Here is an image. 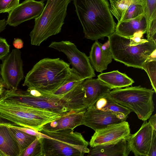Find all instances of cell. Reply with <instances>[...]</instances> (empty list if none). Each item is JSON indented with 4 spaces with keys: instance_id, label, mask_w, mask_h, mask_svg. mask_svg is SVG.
I'll return each mask as SVG.
<instances>
[{
    "instance_id": "cell-30",
    "label": "cell",
    "mask_w": 156,
    "mask_h": 156,
    "mask_svg": "<svg viewBox=\"0 0 156 156\" xmlns=\"http://www.w3.org/2000/svg\"><path fill=\"white\" fill-rule=\"evenodd\" d=\"M20 0H0V13H8L20 3Z\"/></svg>"
},
{
    "instance_id": "cell-39",
    "label": "cell",
    "mask_w": 156,
    "mask_h": 156,
    "mask_svg": "<svg viewBox=\"0 0 156 156\" xmlns=\"http://www.w3.org/2000/svg\"></svg>"
},
{
    "instance_id": "cell-2",
    "label": "cell",
    "mask_w": 156,
    "mask_h": 156,
    "mask_svg": "<svg viewBox=\"0 0 156 156\" xmlns=\"http://www.w3.org/2000/svg\"><path fill=\"white\" fill-rule=\"evenodd\" d=\"M84 37L104 40L115 31L116 26L107 0H73Z\"/></svg>"
},
{
    "instance_id": "cell-32",
    "label": "cell",
    "mask_w": 156,
    "mask_h": 156,
    "mask_svg": "<svg viewBox=\"0 0 156 156\" xmlns=\"http://www.w3.org/2000/svg\"><path fill=\"white\" fill-rule=\"evenodd\" d=\"M10 46L6 40L0 37V59H2L9 52Z\"/></svg>"
},
{
    "instance_id": "cell-5",
    "label": "cell",
    "mask_w": 156,
    "mask_h": 156,
    "mask_svg": "<svg viewBox=\"0 0 156 156\" xmlns=\"http://www.w3.org/2000/svg\"><path fill=\"white\" fill-rule=\"evenodd\" d=\"M63 116L0 96V118L13 125L39 131L45 124Z\"/></svg>"
},
{
    "instance_id": "cell-34",
    "label": "cell",
    "mask_w": 156,
    "mask_h": 156,
    "mask_svg": "<svg viewBox=\"0 0 156 156\" xmlns=\"http://www.w3.org/2000/svg\"><path fill=\"white\" fill-rule=\"evenodd\" d=\"M13 44L16 48L19 49L23 47V42L21 39L16 38L13 41Z\"/></svg>"
},
{
    "instance_id": "cell-12",
    "label": "cell",
    "mask_w": 156,
    "mask_h": 156,
    "mask_svg": "<svg viewBox=\"0 0 156 156\" xmlns=\"http://www.w3.org/2000/svg\"><path fill=\"white\" fill-rule=\"evenodd\" d=\"M44 0H26L9 13L7 23L16 27L21 23L38 17L44 8Z\"/></svg>"
},
{
    "instance_id": "cell-20",
    "label": "cell",
    "mask_w": 156,
    "mask_h": 156,
    "mask_svg": "<svg viewBox=\"0 0 156 156\" xmlns=\"http://www.w3.org/2000/svg\"><path fill=\"white\" fill-rule=\"evenodd\" d=\"M18 144L9 128L0 125V156H20Z\"/></svg>"
},
{
    "instance_id": "cell-26",
    "label": "cell",
    "mask_w": 156,
    "mask_h": 156,
    "mask_svg": "<svg viewBox=\"0 0 156 156\" xmlns=\"http://www.w3.org/2000/svg\"><path fill=\"white\" fill-rule=\"evenodd\" d=\"M110 11L118 22L121 21L125 12L133 0H109Z\"/></svg>"
},
{
    "instance_id": "cell-23",
    "label": "cell",
    "mask_w": 156,
    "mask_h": 156,
    "mask_svg": "<svg viewBox=\"0 0 156 156\" xmlns=\"http://www.w3.org/2000/svg\"><path fill=\"white\" fill-rule=\"evenodd\" d=\"M108 94L100 98L93 106L97 109L120 114L128 117L131 111L114 101L108 96Z\"/></svg>"
},
{
    "instance_id": "cell-9",
    "label": "cell",
    "mask_w": 156,
    "mask_h": 156,
    "mask_svg": "<svg viewBox=\"0 0 156 156\" xmlns=\"http://www.w3.org/2000/svg\"><path fill=\"white\" fill-rule=\"evenodd\" d=\"M49 47L64 53L72 68L84 80L95 76L94 69L88 57L79 51L74 43L67 41H54L51 43Z\"/></svg>"
},
{
    "instance_id": "cell-36",
    "label": "cell",
    "mask_w": 156,
    "mask_h": 156,
    "mask_svg": "<svg viewBox=\"0 0 156 156\" xmlns=\"http://www.w3.org/2000/svg\"><path fill=\"white\" fill-rule=\"evenodd\" d=\"M7 24L6 20H0V33L5 29Z\"/></svg>"
},
{
    "instance_id": "cell-21",
    "label": "cell",
    "mask_w": 156,
    "mask_h": 156,
    "mask_svg": "<svg viewBox=\"0 0 156 156\" xmlns=\"http://www.w3.org/2000/svg\"><path fill=\"white\" fill-rule=\"evenodd\" d=\"M143 6L147 23V39L156 43V0H143Z\"/></svg>"
},
{
    "instance_id": "cell-10",
    "label": "cell",
    "mask_w": 156,
    "mask_h": 156,
    "mask_svg": "<svg viewBox=\"0 0 156 156\" xmlns=\"http://www.w3.org/2000/svg\"><path fill=\"white\" fill-rule=\"evenodd\" d=\"M2 60L0 73L5 87L7 90H17L24 78L20 51L13 49Z\"/></svg>"
},
{
    "instance_id": "cell-13",
    "label": "cell",
    "mask_w": 156,
    "mask_h": 156,
    "mask_svg": "<svg viewBox=\"0 0 156 156\" xmlns=\"http://www.w3.org/2000/svg\"><path fill=\"white\" fill-rule=\"evenodd\" d=\"M127 118L122 114L97 109L93 106L87 108L82 125L95 131L109 125L126 121Z\"/></svg>"
},
{
    "instance_id": "cell-1",
    "label": "cell",
    "mask_w": 156,
    "mask_h": 156,
    "mask_svg": "<svg viewBox=\"0 0 156 156\" xmlns=\"http://www.w3.org/2000/svg\"><path fill=\"white\" fill-rule=\"evenodd\" d=\"M80 83L74 88L61 95L40 92L28 88L21 90H6L4 96L28 105L48 110L65 115L69 113L86 110L84 103L85 91Z\"/></svg>"
},
{
    "instance_id": "cell-33",
    "label": "cell",
    "mask_w": 156,
    "mask_h": 156,
    "mask_svg": "<svg viewBox=\"0 0 156 156\" xmlns=\"http://www.w3.org/2000/svg\"><path fill=\"white\" fill-rule=\"evenodd\" d=\"M156 156V130L153 129L151 142L148 156Z\"/></svg>"
},
{
    "instance_id": "cell-27",
    "label": "cell",
    "mask_w": 156,
    "mask_h": 156,
    "mask_svg": "<svg viewBox=\"0 0 156 156\" xmlns=\"http://www.w3.org/2000/svg\"><path fill=\"white\" fill-rule=\"evenodd\" d=\"M144 14L143 0H133L120 22L127 21Z\"/></svg>"
},
{
    "instance_id": "cell-19",
    "label": "cell",
    "mask_w": 156,
    "mask_h": 156,
    "mask_svg": "<svg viewBox=\"0 0 156 156\" xmlns=\"http://www.w3.org/2000/svg\"><path fill=\"white\" fill-rule=\"evenodd\" d=\"M131 151L126 139H124L114 144L91 147L88 156H127Z\"/></svg>"
},
{
    "instance_id": "cell-11",
    "label": "cell",
    "mask_w": 156,
    "mask_h": 156,
    "mask_svg": "<svg viewBox=\"0 0 156 156\" xmlns=\"http://www.w3.org/2000/svg\"><path fill=\"white\" fill-rule=\"evenodd\" d=\"M130 133L129 125L126 121L109 125L95 131L89 144L91 147L114 144L126 139Z\"/></svg>"
},
{
    "instance_id": "cell-29",
    "label": "cell",
    "mask_w": 156,
    "mask_h": 156,
    "mask_svg": "<svg viewBox=\"0 0 156 156\" xmlns=\"http://www.w3.org/2000/svg\"><path fill=\"white\" fill-rule=\"evenodd\" d=\"M21 156H44L41 138H36L24 151Z\"/></svg>"
},
{
    "instance_id": "cell-38",
    "label": "cell",
    "mask_w": 156,
    "mask_h": 156,
    "mask_svg": "<svg viewBox=\"0 0 156 156\" xmlns=\"http://www.w3.org/2000/svg\"><path fill=\"white\" fill-rule=\"evenodd\" d=\"M4 84L2 78H0V96L5 90Z\"/></svg>"
},
{
    "instance_id": "cell-37",
    "label": "cell",
    "mask_w": 156,
    "mask_h": 156,
    "mask_svg": "<svg viewBox=\"0 0 156 156\" xmlns=\"http://www.w3.org/2000/svg\"><path fill=\"white\" fill-rule=\"evenodd\" d=\"M11 124H13L9 121L0 118V125H5L9 126Z\"/></svg>"
},
{
    "instance_id": "cell-17",
    "label": "cell",
    "mask_w": 156,
    "mask_h": 156,
    "mask_svg": "<svg viewBox=\"0 0 156 156\" xmlns=\"http://www.w3.org/2000/svg\"><path fill=\"white\" fill-rule=\"evenodd\" d=\"M86 110L69 113L47 123L42 127L41 130L42 129L48 131L73 129L77 126L82 125Z\"/></svg>"
},
{
    "instance_id": "cell-24",
    "label": "cell",
    "mask_w": 156,
    "mask_h": 156,
    "mask_svg": "<svg viewBox=\"0 0 156 156\" xmlns=\"http://www.w3.org/2000/svg\"><path fill=\"white\" fill-rule=\"evenodd\" d=\"M8 127L18 144L20 151V156H21L24 151L36 137L17 129Z\"/></svg>"
},
{
    "instance_id": "cell-18",
    "label": "cell",
    "mask_w": 156,
    "mask_h": 156,
    "mask_svg": "<svg viewBox=\"0 0 156 156\" xmlns=\"http://www.w3.org/2000/svg\"><path fill=\"white\" fill-rule=\"evenodd\" d=\"M147 28V21L144 14L127 21L118 22L115 32L121 36L131 38L137 33H146Z\"/></svg>"
},
{
    "instance_id": "cell-6",
    "label": "cell",
    "mask_w": 156,
    "mask_h": 156,
    "mask_svg": "<svg viewBox=\"0 0 156 156\" xmlns=\"http://www.w3.org/2000/svg\"><path fill=\"white\" fill-rule=\"evenodd\" d=\"M39 132L48 136L41 138L44 156H83L89 153V143L81 133L73 129Z\"/></svg>"
},
{
    "instance_id": "cell-14",
    "label": "cell",
    "mask_w": 156,
    "mask_h": 156,
    "mask_svg": "<svg viewBox=\"0 0 156 156\" xmlns=\"http://www.w3.org/2000/svg\"><path fill=\"white\" fill-rule=\"evenodd\" d=\"M153 129L148 122L144 121L139 130L126 139L131 151L135 156H148Z\"/></svg>"
},
{
    "instance_id": "cell-25",
    "label": "cell",
    "mask_w": 156,
    "mask_h": 156,
    "mask_svg": "<svg viewBox=\"0 0 156 156\" xmlns=\"http://www.w3.org/2000/svg\"><path fill=\"white\" fill-rule=\"evenodd\" d=\"M72 68V73L66 81L58 89L50 94L57 95H63L74 88L84 80Z\"/></svg>"
},
{
    "instance_id": "cell-28",
    "label": "cell",
    "mask_w": 156,
    "mask_h": 156,
    "mask_svg": "<svg viewBox=\"0 0 156 156\" xmlns=\"http://www.w3.org/2000/svg\"><path fill=\"white\" fill-rule=\"evenodd\" d=\"M142 69L147 73L153 89L156 93V56H151L144 64Z\"/></svg>"
},
{
    "instance_id": "cell-15",
    "label": "cell",
    "mask_w": 156,
    "mask_h": 156,
    "mask_svg": "<svg viewBox=\"0 0 156 156\" xmlns=\"http://www.w3.org/2000/svg\"><path fill=\"white\" fill-rule=\"evenodd\" d=\"M88 57L91 65L96 71L102 73L106 69L113 58L109 41L102 44L95 40L91 47Z\"/></svg>"
},
{
    "instance_id": "cell-22",
    "label": "cell",
    "mask_w": 156,
    "mask_h": 156,
    "mask_svg": "<svg viewBox=\"0 0 156 156\" xmlns=\"http://www.w3.org/2000/svg\"><path fill=\"white\" fill-rule=\"evenodd\" d=\"M98 78L111 86L112 89L129 87L134 82L126 74L118 70L101 73L98 76Z\"/></svg>"
},
{
    "instance_id": "cell-16",
    "label": "cell",
    "mask_w": 156,
    "mask_h": 156,
    "mask_svg": "<svg viewBox=\"0 0 156 156\" xmlns=\"http://www.w3.org/2000/svg\"><path fill=\"white\" fill-rule=\"evenodd\" d=\"M82 85L85 91L84 103L87 108L93 106L100 98L112 89L98 78L85 79Z\"/></svg>"
},
{
    "instance_id": "cell-40",
    "label": "cell",
    "mask_w": 156,
    "mask_h": 156,
    "mask_svg": "<svg viewBox=\"0 0 156 156\" xmlns=\"http://www.w3.org/2000/svg\"></svg>"
},
{
    "instance_id": "cell-35",
    "label": "cell",
    "mask_w": 156,
    "mask_h": 156,
    "mask_svg": "<svg viewBox=\"0 0 156 156\" xmlns=\"http://www.w3.org/2000/svg\"><path fill=\"white\" fill-rule=\"evenodd\" d=\"M148 122L152 127L153 129L156 130V115L155 114L151 116L149 118Z\"/></svg>"
},
{
    "instance_id": "cell-8",
    "label": "cell",
    "mask_w": 156,
    "mask_h": 156,
    "mask_svg": "<svg viewBox=\"0 0 156 156\" xmlns=\"http://www.w3.org/2000/svg\"><path fill=\"white\" fill-rule=\"evenodd\" d=\"M152 89L140 86L113 89L108 96L117 103L135 112L138 118L146 121L154 111Z\"/></svg>"
},
{
    "instance_id": "cell-31",
    "label": "cell",
    "mask_w": 156,
    "mask_h": 156,
    "mask_svg": "<svg viewBox=\"0 0 156 156\" xmlns=\"http://www.w3.org/2000/svg\"><path fill=\"white\" fill-rule=\"evenodd\" d=\"M7 126L9 127L17 129L30 135L34 136L38 139L41 138H46L47 137L46 135L39 131H37L29 128L13 124H11Z\"/></svg>"
},
{
    "instance_id": "cell-3",
    "label": "cell",
    "mask_w": 156,
    "mask_h": 156,
    "mask_svg": "<svg viewBox=\"0 0 156 156\" xmlns=\"http://www.w3.org/2000/svg\"><path fill=\"white\" fill-rule=\"evenodd\" d=\"M59 58H45L37 63L27 73L23 86L44 93H51L66 81L72 69Z\"/></svg>"
},
{
    "instance_id": "cell-4",
    "label": "cell",
    "mask_w": 156,
    "mask_h": 156,
    "mask_svg": "<svg viewBox=\"0 0 156 156\" xmlns=\"http://www.w3.org/2000/svg\"><path fill=\"white\" fill-rule=\"evenodd\" d=\"M143 34L138 33L128 38L115 32L112 34L108 38L112 58L128 67L142 69L144 63L156 51V43L141 39Z\"/></svg>"
},
{
    "instance_id": "cell-7",
    "label": "cell",
    "mask_w": 156,
    "mask_h": 156,
    "mask_svg": "<svg viewBox=\"0 0 156 156\" xmlns=\"http://www.w3.org/2000/svg\"><path fill=\"white\" fill-rule=\"evenodd\" d=\"M71 0H47L41 15L34 19L30 34L31 44L39 46L49 37L60 33Z\"/></svg>"
}]
</instances>
